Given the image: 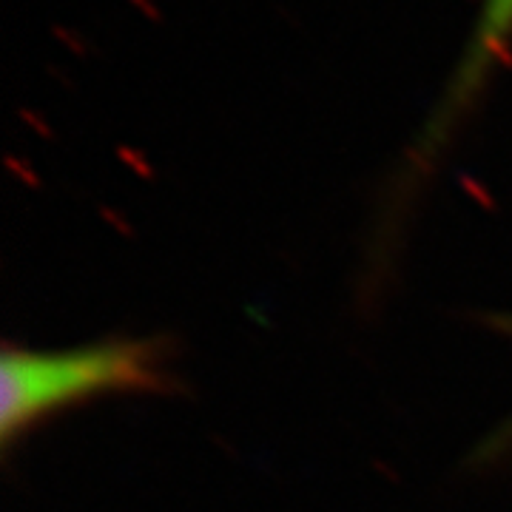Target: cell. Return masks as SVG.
I'll return each instance as SVG.
<instances>
[{
	"label": "cell",
	"instance_id": "cell-2",
	"mask_svg": "<svg viewBox=\"0 0 512 512\" xmlns=\"http://www.w3.org/2000/svg\"><path fill=\"white\" fill-rule=\"evenodd\" d=\"M512 46V0H481L478 23L467 43L456 77L453 100L464 103L470 94L484 83L487 72L493 69Z\"/></svg>",
	"mask_w": 512,
	"mask_h": 512
},
{
	"label": "cell",
	"instance_id": "cell-1",
	"mask_svg": "<svg viewBox=\"0 0 512 512\" xmlns=\"http://www.w3.org/2000/svg\"><path fill=\"white\" fill-rule=\"evenodd\" d=\"M0 433L12 444L18 433L60 407L100 393L146 390L157 384L154 350L143 342H106L74 350H6L3 356Z\"/></svg>",
	"mask_w": 512,
	"mask_h": 512
}]
</instances>
